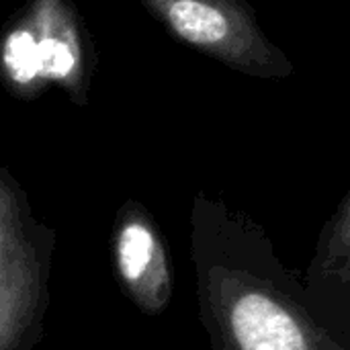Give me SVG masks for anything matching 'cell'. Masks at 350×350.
I'll use <instances>...</instances> for the list:
<instances>
[{"instance_id":"obj_1","label":"cell","mask_w":350,"mask_h":350,"mask_svg":"<svg viewBox=\"0 0 350 350\" xmlns=\"http://www.w3.org/2000/svg\"><path fill=\"white\" fill-rule=\"evenodd\" d=\"M224 320L234 350H350L310 310L301 281L262 236L238 265Z\"/></svg>"},{"instance_id":"obj_2","label":"cell","mask_w":350,"mask_h":350,"mask_svg":"<svg viewBox=\"0 0 350 350\" xmlns=\"http://www.w3.org/2000/svg\"><path fill=\"white\" fill-rule=\"evenodd\" d=\"M96 53L70 0H27L0 35V78L18 98H35L47 86L86 105Z\"/></svg>"},{"instance_id":"obj_3","label":"cell","mask_w":350,"mask_h":350,"mask_svg":"<svg viewBox=\"0 0 350 350\" xmlns=\"http://www.w3.org/2000/svg\"><path fill=\"white\" fill-rule=\"evenodd\" d=\"M172 35L230 64L252 59L254 35L236 0H139Z\"/></svg>"},{"instance_id":"obj_4","label":"cell","mask_w":350,"mask_h":350,"mask_svg":"<svg viewBox=\"0 0 350 350\" xmlns=\"http://www.w3.org/2000/svg\"><path fill=\"white\" fill-rule=\"evenodd\" d=\"M156 254L158 244L152 230L139 219H127L117 240V258L123 277L129 283H135L154 262Z\"/></svg>"}]
</instances>
